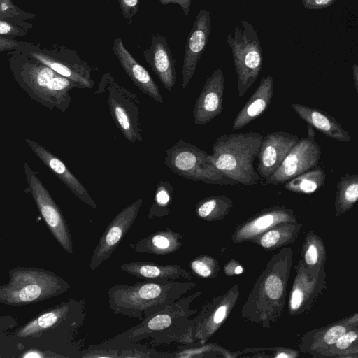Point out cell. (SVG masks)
Wrapping results in <instances>:
<instances>
[{
  "label": "cell",
  "instance_id": "cell-1",
  "mask_svg": "<svg viewBox=\"0 0 358 358\" xmlns=\"http://www.w3.org/2000/svg\"><path fill=\"white\" fill-rule=\"evenodd\" d=\"M193 286L190 282L155 279L116 285L108 291V304L116 315L142 320L182 297Z\"/></svg>",
  "mask_w": 358,
  "mask_h": 358
},
{
  "label": "cell",
  "instance_id": "cell-2",
  "mask_svg": "<svg viewBox=\"0 0 358 358\" xmlns=\"http://www.w3.org/2000/svg\"><path fill=\"white\" fill-rule=\"evenodd\" d=\"M13 78L31 99L50 109L65 112L71 102V90L78 85L48 66L19 52H10Z\"/></svg>",
  "mask_w": 358,
  "mask_h": 358
},
{
  "label": "cell",
  "instance_id": "cell-3",
  "mask_svg": "<svg viewBox=\"0 0 358 358\" xmlns=\"http://www.w3.org/2000/svg\"><path fill=\"white\" fill-rule=\"evenodd\" d=\"M262 138L261 134L252 131L220 136L212 145L214 165L237 184L252 186L260 182L254 162Z\"/></svg>",
  "mask_w": 358,
  "mask_h": 358
},
{
  "label": "cell",
  "instance_id": "cell-4",
  "mask_svg": "<svg viewBox=\"0 0 358 358\" xmlns=\"http://www.w3.org/2000/svg\"><path fill=\"white\" fill-rule=\"evenodd\" d=\"M191 299V296H182L164 309L142 320L136 326L104 343L128 345L151 338L152 343L155 345L171 342L185 343L188 337L189 321L187 317L191 315L189 310Z\"/></svg>",
  "mask_w": 358,
  "mask_h": 358
},
{
  "label": "cell",
  "instance_id": "cell-5",
  "mask_svg": "<svg viewBox=\"0 0 358 358\" xmlns=\"http://www.w3.org/2000/svg\"><path fill=\"white\" fill-rule=\"evenodd\" d=\"M8 278L6 284L0 285V303L8 306L35 303L70 288L69 284L55 273L37 267L12 268Z\"/></svg>",
  "mask_w": 358,
  "mask_h": 358
},
{
  "label": "cell",
  "instance_id": "cell-6",
  "mask_svg": "<svg viewBox=\"0 0 358 358\" xmlns=\"http://www.w3.org/2000/svg\"><path fill=\"white\" fill-rule=\"evenodd\" d=\"M227 42L231 50L238 77L237 92L242 98L257 79L263 65V49L254 27L241 20L229 34Z\"/></svg>",
  "mask_w": 358,
  "mask_h": 358
},
{
  "label": "cell",
  "instance_id": "cell-7",
  "mask_svg": "<svg viewBox=\"0 0 358 358\" xmlns=\"http://www.w3.org/2000/svg\"><path fill=\"white\" fill-rule=\"evenodd\" d=\"M164 164L173 173L195 182L237 185L215 167L211 154L182 139L166 150Z\"/></svg>",
  "mask_w": 358,
  "mask_h": 358
},
{
  "label": "cell",
  "instance_id": "cell-8",
  "mask_svg": "<svg viewBox=\"0 0 358 358\" xmlns=\"http://www.w3.org/2000/svg\"><path fill=\"white\" fill-rule=\"evenodd\" d=\"M105 92L111 117L127 140L141 143V103L134 93L120 85L109 73L101 77L96 92Z\"/></svg>",
  "mask_w": 358,
  "mask_h": 358
},
{
  "label": "cell",
  "instance_id": "cell-9",
  "mask_svg": "<svg viewBox=\"0 0 358 358\" xmlns=\"http://www.w3.org/2000/svg\"><path fill=\"white\" fill-rule=\"evenodd\" d=\"M16 51L48 66L58 74L71 80L78 88H92V69L73 50L64 47L41 48L25 42Z\"/></svg>",
  "mask_w": 358,
  "mask_h": 358
},
{
  "label": "cell",
  "instance_id": "cell-10",
  "mask_svg": "<svg viewBox=\"0 0 358 358\" xmlns=\"http://www.w3.org/2000/svg\"><path fill=\"white\" fill-rule=\"evenodd\" d=\"M85 301L71 299L39 313L17 331L19 338H36L57 329L75 331L85 321Z\"/></svg>",
  "mask_w": 358,
  "mask_h": 358
},
{
  "label": "cell",
  "instance_id": "cell-11",
  "mask_svg": "<svg viewBox=\"0 0 358 358\" xmlns=\"http://www.w3.org/2000/svg\"><path fill=\"white\" fill-rule=\"evenodd\" d=\"M23 169L28 185V190L50 231L66 252L72 254L71 234L59 208L27 162L24 163Z\"/></svg>",
  "mask_w": 358,
  "mask_h": 358
},
{
  "label": "cell",
  "instance_id": "cell-12",
  "mask_svg": "<svg viewBox=\"0 0 358 358\" xmlns=\"http://www.w3.org/2000/svg\"><path fill=\"white\" fill-rule=\"evenodd\" d=\"M307 131V135L299 138L275 171L264 179V185L283 184L318 165L322 150L315 141L313 128L308 125Z\"/></svg>",
  "mask_w": 358,
  "mask_h": 358
},
{
  "label": "cell",
  "instance_id": "cell-13",
  "mask_svg": "<svg viewBox=\"0 0 358 358\" xmlns=\"http://www.w3.org/2000/svg\"><path fill=\"white\" fill-rule=\"evenodd\" d=\"M142 204L143 198L140 197L122 209L107 226L91 257L90 267L92 271L111 256L134 223Z\"/></svg>",
  "mask_w": 358,
  "mask_h": 358
},
{
  "label": "cell",
  "instance_id": "cell-14",
  "mask_svg": "<svg viewBox=\"0 0 358 358\" xmlns=\"http://www.w3.org/2000/svg\"><path fill=\"white\" fill-rule=\"evenodd\" d=\"M299 140L297 136L284 131H271L263 136L256 170L259 177L271 176Z\"/></svg>",
  "mask_w": 358,
  "mask_h": 358
},
{
  "label": "cell",
  "instance_id": "cell-15",
  "mask_svg": "<svg viewBox=\"0 0 358 358\" xmlns=\"http://www.w3.org/2000/svg\"><path fill=\"white\" fill-rule=\"evenodd\" d=\"M210 13L201 9L197 14L187 38L182 69L181 90L189 85L207 45L210 31Z\"/></svg>",
  "mask_w": 358,
  "mask_h": 358
},
{
  "label": "cell",
  "instance_id": "cell-16",
  "mask_svg": "<svg viewBox=\"0 0 358 358\" xmlns=\"http://www.w3.org/2000/svg\"><path fill=\"white\" fill-rule=\"evenodd\" d=\"M224 76L217 68L207 78L193 108L194 122L203 125L220 115L223 110Z\"/></svg>",
  "mask_w": 358,
  "mask_h": 358
},
{
  "label": "cell",
  "instance_id": "cell-17",
  "mask_svg": "<svg viewBox=\"0 0 358 358\" xmlns=\"http://www.w3.org/2000/svg\"><path fill=\"white\" fill-rule=\"evenodd\" d=\"M26 143L48 167L81 201L93 208L96 204L90 195L88 191L80 180L71 173L66 165L57 156L36 141L26 138Z\"/></svg>",
  "mask_w": 358,
  "mask_h": 358
},
{
  "label": "cell",
  "instance_id": "cell-18",
  "mask_svg": "<svg viewBox=\"0 0 358 358\" xmlns=\"http://www.w3.org/2000/svg\"><path fill=\"white\" fill-rule=\"evenodd\" d=\"M163 87L171 92L176 79V63L166 38L153 34L150 46L142 52Z\"/></svg>",
  "mask_w": 358,
  "mask_h": 358
},
{
  "label": "cell",
  "instance_id": "cell-19",
  "mask_svg": "<svg viewBox=\"0 0 358 358\" xmlns=\"http://www.w3.org/2000/svg\"><path fill=\"white\" fill-rule=\"evenodd\" d=\"M113 50L125 73L135 85L158 103H162V96L157 85L148 71L126 49L121 38L114 39Z\"/></svg>",
  "mask_w": 358,
  "mask_h": 358
},
{
  "label": "cell",
  "instance_id": "cell-20",
  "mask_svg": "<svg viewBox=\"0 0 358 358\" xmlns=\"http://www.w3.org/2000/svg\"><path fill=\"white\" fill-rule=\"evenodd\" d=\"M274 95V80L271 76L264 77L257 88L238 113L232 129L238 131L259 117L268 108Z\"/></svg>",
  "mask_w": 358,
  "mask_h": 358
},
{
  "label": "cell",
  "instance_id": "cell-21",
  "mask_svg": "<svg viewBox=\"0 0 358 358\" xmlns=\"http://www.w3.org/2000/svg\"><path fill=\"white\" fill-rule=\"evenodd\" d=\"M294 112L309 126L335 141L346 143L351 141L348 131L331 115L320 109L301 103H291Z\"/></svg>",
  "mask_w": 358,
  "mask_h": 358
},
{
  "label": "cell",
  "instance_id": "cell-22",
  "mask_svg": "<svg viewBox=\"0 0 358 358\" xmlns=\"http://www.w3.org/2000/svg\"><path fill=\"white\" fill-rule=\"evenodd\" d=\"M120 269L130 275L145 279H190L189 273L176 264L160 265L153 262H134L122 264Z\"/></svg>",
  "mask_w": 358,
  "mask_h": 358
},
{
  "label": "cell",
  "instance_id": "cell-23",
  "mask_svg": "<svg viewBox=\"0 0 358 358\" xmlns=\"http://www.w3.org/2000/svg\"><path fill=\"white\" fill-rule=\"evenodd\" d=\"M182 234L167 228L140 239L131 247L137 252L168 255L182 245Z\"/></svg>",
  "mask_w": 358,
  "mask_h": 358
},
{
  "label": "cell",
  "instance_id": "cell-24",
  "mask_svg": "<svg viewBox=\"0 0 358 358\" xmlns=\"http://www.w3.org/2000/svg\"><path fill=\"white\" fill-rule=\"evenodd\" d=\"M326 173L320 166L310 169L289 179L284 187L291 192L312 194L320 189L325 183Z\"/></svg>",
  "mask_w": 358,
  "mask_h": 358
},
{
  "label": "cell",
  "instance_id": "cell-25",
  "mask_svg": "<svg viewBox=\"0 0 358 358\" xmlns=\"http://www.w3.org/2000/svg\"><path fill=\"white\" fill-rule=\"evenodd\" d=\"M337 203L341 208H348L358 199V175L346 173L337 182Z\"/></svg>",
  "mask_w": 358,
  "mask_h": 358
},
{
  "label": "cell",
  "instance_id": "cell-26",
  "mask_svg": "<svg viewBox=\"0 0 358 358\" xmlns=\"http://www.w3.org/2000/svg\"><path fill=\"white\" fill-rule=\"evenodd\" d=\"M173 191V187L168 181L161 180L158 182L154 202L149 210L150 219L166 216L169 213Z\"/></svg>",
  "mask_w": 358,
  "mask_h": 358
},
{
  "label": "cell",
  "instance_id": "cell-27",
  "mask_svg": "<svg viewBox=\"0 0 358 358\" xmlns=\"http://www.w3.org/2000/svg\"><path fill=\"white\" fill-rule=\"evenodd\" d=\"M230 200L225 196H211L201 200L196 207L199 217L208 219L217 214L221 209L229 206Z\"/></svg>",
  "mask_w": 358,
  "mask_h": 358
},
{
  "label": "cell",
  "instance_id": "cell-28",
  "mask_svg": "<svg viewBox=\"0 0 358 358\" xmlns=\"http://www.w3.org/2000/svg\"><path fill=\"white\" fill-rule=\"evenodd\" d=\"M31 27L32 24L25 21L0 20V36L9 39L24 36Z\"/></svg>",
  "mask_w": 358,
  "mask_h": 358
},
{
  "label": "cell",
  "instance_id": "cell-29",
  "mask_svg": "<svg viewBox=\"0 0 358 358\" xmlns=\"http://www.w3.org/2000/svg\"><path fill=\"white\" fill-rule=\"evenodd\" d=\"M34 17L35 15L22 10L12 0H0V20L25 21Z\"/></svg>",
  "mask_w": 358,
  "mask_h": 358
},
{
  "label": "cell",
  "instance_id": "cell-30",
  "mask_svg": "<svg viewBox=\"0 0 358 358\" xmlns=\"http://www.w3.org/2000/svg\"><path fill=\"white\" fill-rule=\"evenodd\" d=\"M266 294L272 299H279L282 293L283 286L280 279L275 275H269L265 281Z\"/></svg>",
  "mask_w": 358,
  "mask_h": 358
},
{
  "label": "cell",
  "instance_id": "cell-31",
  "mask_svg": "<svg viewBox=\"0 0 358 358\" xmlns=\"http://www.w3.org/2000/svg\"><path fill=\"white\" fill-rule=\"evenodd\" d=\"M124 19L131 22L138 10L139 0H117Z\"/></svg>",
  "mask_w": 358,
  "mask_h": 358
},
{
  "label": "cell",
  "instance_id": "cell-32",
  "mask_svg": "<svg viewBox=\"0 0 358 358\" xmlns=\"http://www.w3.org/2000/svg\"><path fill=\"white\" fill-rule=\"evenodd\" d=\"M190 266L192 271L201 277L207 278L211 275L210 267L200 259L193 260Z\"/></svg>",
  "mask_w": 358,
  "mask_h": 358
},
{
  "label": "cell",
  "instance_id": "cell-33",
  "mask_svg": "<svg viewBox=\"0 0 358 358\" xmlns=\"http://www.w3.org/2000/svg\"><path fill=\"white\" fill-rule=\"evenodd\" d=\"M336 0H301L303 6L308 10H320L331 6Z\"/></svg>",
  "mask_w": 358,
  "mask_h": 358
},
{
  "label": "cell",
  "instance_id": "cell-34",
  "mask_svg": "<svg viewBox=\"0 0 358 358\" xmlns=\"http://www.w3.org/2000/svg\"><path fill=\"white\" fill-rule=\"evenodd\" d=\"M24 43L15 39H9L0 36V53L15 51L19 49Z\"/></svg>",
  "mask_w": 358,
  "mask_h": 358
},
{
  "label": "cell",
  "instance_id": "cell-35",
  "mask_svg": "<svg viewBox=\"0 0 358 358\" xmlns=\"http://www.w3.org/2000/svg\"><path fill=\"white\" fill-rule=\"evenodd\" d=\"M345 333V329L343 326H334L326 332L324 340L328 344H333Z\"/></svg>",
  "mask_w": 358,
  "mask_h": 358
},
{
  "label": "cell",
  "instance_id": "cell-36",
  "mask_svg": "<svg viewBox=\"0 0 358 358\" xmlns=\"http://www.w3.org/2000/svg\"><path fill=\"white\" fill-rule=\"evenodd\" d=\"M279 238V232L276 230H271L262 238L261 244L264 248H269L275 245Z\"/></svg>",
  "mask_w": 358,
  "mask_h": 358
},
{
  "label": "cell",
  "instance_id": "cell-37",
  "mask_svg": "<svg viewBox=\"0 0 358 358\" xmlns=\"http://www.w3.org/2000/svg\"><path fill=\"white\" fill-rule=\"evenodd\" d=\"M357 335L354 331H350L343 334L336 342V346L339 349L347 348L355 340Z\"/></svg>",
  "mask_w": 358,
  "mask_h": 358
},
{
  "label": "cell",
  "instance_id": "cell-38",
  "mask_svg": "<svg viewBox=\"0 0 358 358\" xmlns=\"http://www.w3.org/2000/svg\"><path fill=\"white\" fill-rule=\"evenodd\" d=\"M162 5L176 3L182 9L185 15L187 16L190 10L192 0H158Z\"/></svg>",
  "mask_w": 358,
  "mask_h": 358
},
{
  "label": "cell",
  "instance_id": "cell-39",
  "mask_svg": "<svg viewBox=\"0 0 358 358\" xmlns=\"http://www.w3.org/2000/svg\"><path fill=\"white\" fill-rule=\"evenodd\" d=\"M303 301V293L300 289H296L293 291L290 301L291 308L293 310L299 308Z\"/></svg>",
  "mask_w": 358,
  "mask_h": 358
},
{
  "label": "cell",
  "instance_id": "cell-40",
  "mask_svg": "<svg viewBox=\"0 0 358 358\" xmlns=\"http://www.w3.org/2000/svg\"><path fill=\"white\" fill-rule=\"evenodd\" d=\"M317 250L314 245H310L306 252L305 259L307 264L313 265L317 261Z\"/></svg>",
  "mask_w": 358,
  "mask_h": 358
},
{
  "label": "cell",
  "instance_id": "cell-41",
  "mask_svg": "<svg viewBox=\"0 0 358 358\" xmlns=\"http://www.w3.org/2000/svg\"><path fill=\"white\" fill-rule=\"evenodd\" d=\"M226 310L227 308L224 306L217 308L213 316V322L215 323L219 324L223 320L225 317Z\"/></svg>",
  "mask_w": 358,
  "mask_h": 358
},
{
  "label": "cell",
  "instance_id": "cell-42",
  "mask_svg": "<svg viewBox=\"0 0 358 358\" xmlns=\"http://www.w3.org/2000/svg\"><path fill=\"white\" fill-rule=\"evenodd\" d=\"M352 78L356 92H358V65L357 64L352 66Z\"/></svg>",
  "mask_w": 358,
  "mask_h": 358
},
{
  "label": "cell",
  "instance_id": "cell-43",
  "mask_svg": "<svg viewBox=\"0 0 358 358\" xmlns=\"http://www.w3.org/2000/svg\"><path fill=\"white\" fill-rule=\"evenodd\" d=\"M243 271V268L241 266H237L235 269V273L237 274L241 273Z\"/></svg>",
  "mask_w": 358,
  "mask_h": 358
},
{
  "label": "cell",
  "instance_id": "cell-44",
  "mask_svg": "<svg viewBox=\"0 0 358 358\" xmlns=\"http://www.w3.org/2000/svg\"><path fill=\"white\" fill-rule=\"evenodd\" d=\"M288 357V356H287L286 354H285V353H281V354H279V355H278L276 356V357H280H280Z\"/></svg>",
  "mask_w": 358,
  "mask_h": 358
},
{
  "label": "cell",
  "instance_id": "cell-45",
  "mask_svg": "<svg viewBox=\"0 0 358 358\" xmlns=\"http://www.w3.org/2000/svg\"><path fill=\"white\" fill-rule=\"evenodd\" d=\"M0 241H1V239H0Z\"/></svg>",
  "mask_w": 358,
  "mask_h": 358
}]
</instances>
